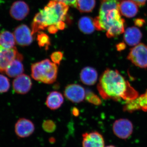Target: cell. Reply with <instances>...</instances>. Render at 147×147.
Returning <instances> with one entry per match:
<instances>
[{
	"label": "cell",
	"mask_w": 147,
	"mask_h": 147,
	"mask_svg": "<svg viewBox=\"0 0 147 147\" xmlns=\"http://www.w3.org/2000/svg\"><path fill=\"white\" fill-rule=\"evenodd\" d=\"M97 88L100 96L105 100L123 99L127 101L139 96L137 91L117 70L110 69L100 76Z\"/></svg>",
	"instance_id": "cell-1"
},
{
	"label": "cell",
	"mask_w": 147,
	"mask_h": 147,
	"mask_svg": "<svg viewBox=\"0 0 147 147\" xmlns=\"http://www.w3.org/2000/svg\"><path fill=\"white\" fill-rule=\"evenodd\" d=\"M64 102L63 96L59 92H51L47 96L46 105L51 110H55L60 108Z\"/></svg>",
	"instance_id": "cell-18"
},
{
	"label": "cell",
	"mask_w": 147,
	"mask_h": 147,
	"mask_svg": "<svg viewBox=\"0 0 147 147\" xmlns=\"http://www.w3.org/2000/svg\"><path fill=\"white\" fill-rule=\"evenodd\" d=\"M113 129L114 134L117 137L121 139H127L132 134L133 124L127 119H119L114 122Z\"/></svg>",
	"instance_id": "cell-7"
},
{
	"label": "cell",
	"mask_w": 147,
	"mask_h": 147,
	"mask_svg": "<svg viewBox=\"0 0 147 147\" xmlns=\"http://www.w3.org/2000/svg\"><path fill=\"white\" fill-rule=\"evenodd\" d=\"M38 43L40 47H44L46 50H48L51 44L50 37L46 34L40 32L37 35Z\"/></svg>",
	"instance_id": "cell-23"
},
{
	"label": "cell",
	"mask_w": 147,
	"mask_h": 147,
	"mask_svg": "<svg viewBox=\"0 0 147 147\" xmlns=\"http://www.w3.org/2000/svg\"><path fill=\"white\" fill-rule=\"evenodd\" d=\"M64 95L69 100L75 103L83 101L86 96V92L82 86L76 84H69L65 87Z\"/></svg>",
	"instance_id": "cell-9"
},
{
	"label": "cell",
	"mask_w": 147,
	"mask_h": 147,
	"mask_svg": "<svg viewBox=\"0 0 147 147\" xmlns=\"http://www.w3.org/2000/svg\"><path fill=\"white\" fill-rule=\"evenodd\" d=\"M142 37V32L137 27H129L125 31L124 39L129 46H135L139 44Z\"/></svg>",
	"instance_id": "cell-15"
},
{
	"label": "cell",
	"mask_w": 147,
	"mask_h": 147,
	"mask_svg": "<svg viewBox=\"0 0 147 147\" xmlns=\"http://www.w3.org/2000/svg\"><path fill=\"white\" fill-rule=\"evenodd\" d=\"M95 0H77L76 7L81 12H90L94 8Z\"/></svg>",
	"instance_id": "cell-22"
},
{
	"label": "cell",
	"mask_w": 147,
	"mask_h": 147,
	"mask_svg": "<svg viewBox=\"0 0 147 147\" xmlns=\"http://www.w3.org/2000/svg\"><path fill=\"white\" fill-rule=\"evenodd\" d=\"M58 67L48 59L33 64L31 75L34 80L45 84H53L58 74Z\"/></svg>",
	"instance_id": "cell-4"
},
{
	"label": "cell",
	"mask_w": 147,
	"mask_h": 147,
	"mask_svg": "<svg viewBox=\"0 0 147 147\" xmlns=\"http://www.w3.org/2000/svg\"><path fill=\"white\" fill-rule=\"evenodd\" d=\"M131 1L136 3L137 5L142 6L144 5L147 0H131Z\"/></svg>",
	"instance_id": "cell-30"
},
{
	"label": "cell",
	"mask_w": 147,
	"mask_h": 147,
	"mask_svg": "<svg viewBox=\"0 0 147 147\" xmlns=\"http://www.w3.org/2000/svg\"><path fill=\"white\" fill-rule=\"evenodd\" d=\"M121 14L127 18H132L137 15L138 7L136 3L131 0H124L119 3Z\"/></svg>",
	"instance_id": "cell-17"
},
{
	"label": "cell",
	"mask_w": 147,
	"mask_h": 147,
	"mask_svg": "<svg viewBox=\"0 0 147 147\" xmlns=\"http://www.w3.org/2000/svg\"><path fill=\"white\" fill-rule=\"evenodd\" d=\"M83 147H105L102 134L96 131L85 132L82 134Z\"/></svg>",
	"instance_id": "cell-11"
},
{
	"label": "cell",
	"mask_w": 147,
	"mask_h": 147,
	"mask_svg": "<svg viewBox=\"0 0 147 147\" xmlns=\"http://www.w3.org/2000/svg\"><path fill=\"white\" fill-rule=\"evenodd\" d=\"M10 87L9 80L6 76L0 74V93L8 91Z\"/></svg>",
	"instance_id": "cell-25"
},
{
	"label": "cell",
	"mask_w": 147,
	"mask_h": 147,
	"mask_svg": "<svg viewBox=\"0 0 147 147\" xmlns=\"http://www.w3.org/2000/svg\"><path fill=\"white\" fill-rule=\"evenodd\" d=\"M21 61L19 59L12 61L6 69V74L10 77H16L23 74L24 67Z\"/></svg>",
	"instance_id": "cell-19"
},
{
	"label": "cell",
	"mask_w": 147,
	"mask_h": 147,
	"mask_svg": "<svg viewBox=\"0 0 147 147\" xmlns=\"http://www.w3.org/2000/svg\"><path fill=\"white\" fill-rule=\"evenodd\" d=\"M15 38L13 34L8 31L0 34V46L5 49H10L15 47Z\"/></svg>",
	"instance_id": "cell-21"
},
{
	"label": "cell",
	"mask_w": 147,
	"mask_h": 147,
	"mask_svg": "<svg viewBox=\"0 0 147 147\" xmlns=\"http://www.w3.org/2000/svg\"><path fill=\"white\" fill-rule=\"evenodd\" d=\"M63 53L60 51L54 52L50 55V58L53 63L60 65L63 58Z\"/></svg>",
	"instance_id": "cell-27"
},
{
	"label": "cell",
	"mask_w": 147,
	"mask_h": 147,
	"mask_svg": "<svg viewBox=\"0 0 147 147\" xmlns=\"http://www.w3.org/2000/svg\"><path fill=\"white\" fill-rule=\"evenodd\" d=\"M80 78L83 84L88 86H92L97 82V71L91 67H86L81 71Z\"/></svg>",
	"instance_id": "cell-16"
},
{
	"label": "cell",
	"mask_w": 147,
	"mask_h": 147,
	"mask_svg": "<svg viewBox=\"0 0 147 147\" xmlns=\"http://www.w3.org/2000/svg\"><path fill=\"white\" fill-rule=\"evenodd\" d=\"M124 47L125 44L122 43H119V44H118V45L117 46V49L118 50H121L123 49L122 47L124 49Z\"/></svg>",
	"instance_id": "cell-32"
},
{
	"label": "cell",
	"mask_w": 147,
	"mask_h": 147,
	"mask_svg": "<svg viewBox=\"0 0 147 147\" xmlns=\"http://www.w3.org/2000/svg\"><path fill=\"white\" fill-rule=\"evenodd\" d=\"M117 0H102L99 15L94 19L96 29L105 30L108 38L118 36L125 32V20L121 16Z\"/></svg>",
	"instance_id": "cell-3"
},
{
	"label": "cell",
	"mask_w": 147,
	"mask_h": 147,
	"mask_svg": "<svg viewBox=\"0 0 147 147\" xmlns=\"http://www.w3.org/2000/svg\"><path fill=\"white\" fill-rule=\"evenodd\" d=\"M139 110L147 112V90L134 100L127 101L124 107V110L129 113Z\"/></svg>",
	"instance_id": "cell-13"
},
{
	"label": "cell",
	"mask_w": 147,
	"mask_h": 147,
	"mask_svg": "<svg viewBox=\"0 0 147 147\" xmlns=\"http://www.w3.org/2000/svg\"><path fill=\"white\" fill-rule=\"evenodd\" d=\"M134 24L137 26L142 27L144 24V20L141 18H138L134 20Z\"/></svg>",
	"instance_id": "cell-29"
},
{
	"label": "cell",
	"mask_w": 147,
	"mask_h": 147,
	"mask_svg": "<svg viewBox=\"0 0 147 147\" xmlns=\"http://www.w3.org/2000/svg\"><path fill=\"white\" fill-rule=\"evenodd\" d=\"M56 127L55 123L51 120H47L44 121L42 123V128L47 132H53L56 129Z\"/></svg>",
	"instance_id": "cell-26"
},
{
	"label": "cell",
	"mask_w": 147,
	"mask_h": 147,
	"mask_svg": "<svg viewBox=\"0 0 147 147\" xmlns=\"http://www.w3.org/2000/svg\"><path fill=\"white\" fill-rule=\"evenodd\" d=\"M14 130L17 137L21 138H27L34 132V125L28 119H20L15 124Z\"/></svg>",
	"instance_id": "cell-10"
},
{
	"label": "cell",
	"mask_w": 147,
	"mask_h": 147,
	"mask_svg": "<svg viewBox=\"0 0 147 147\" xmlns=\"http://www.w3.org/2000/svg\"><path fill=\"white\" fill-rule=\"evenodd\" d=\"M69 6L63 3L51 1L36 14L32 24V34L47 29L51 34L65 28Z\"/></svg>",
	"instance_id": "cell-2"
},
{
	"label": "cell",
	"mask_w": 147,
	"mask_h": 147,
	"mask_svg": "<svg viewBox=\"0 0 147 147\" xmlns=\"http://www.w3.org/2000/svg\"><path fill=\"white\" fill-rule=\"evenodd\" d=\"M32 86L31 79L26 74H22L17 76L13 82V89L19 94H26L28 92Z\"/></svg>",
	"instance_id": "cell-12"
},
{
	"label": "cell",
	"mask_w": 147,
	"mask_h": 147,
	"mask_svg": "<svg viewBox=\"0 0 147 147\" xmlns=\"http://www.w3.org/2000/svg\"><path fill=\"white\" fill-rule=\"evenodd\" d=\"M13 34L16 43L20 46H28L32 42V30L26 25L22 24L18 26L15 29Z\"/></svg>",
	"instance_id": "cell-8"
},
{
	"label": "cell",
	"mask_w": 147,
	"mask_h": 147,
	"mask_svg": "<svg viewBox=\"0 0 147 147\" xmlns=\"http://www.w3.org/2000/svg\"><path fill=\"white\" fill-rule=\"evenodd\" d=\"M60 2L63 3L68 6L76 7V2L77 0H52Z\"/></svg>",
	"instance_id": "cell-28"
},
{
	"label": "cell",
	"mask_w": 147,
	"mask_h": 147,
	"mask_svg": "<svg viewBox=\"0 0 147 147\" xmlns=\"http://www.w3.org/2000/svg\"><path fill=\"white\" fill-rule=\"evenodd\" d=\"M127 59L134 65L142 68L147 67V45L139 43L129 53Z\"/></svg>",
	"instance_id": "cell-5"
},
{
	"label": "cell",
	"mask_w": 147,
	"mask_h": 147,
	"mask_svg": "<svg viewBox=\"0 0 147 147\" xmlns=\"http://www.w3.org/2000/svg\"><path fill=\"white\" fill-rule=\"evenodd\" d=\"M15 59L22 61L23 55L18 53L16 47L5 49L0 46V71L5 72L6 69Z\"/></svg>",
	"instance_id": "cell-6"
},
{
	"label": "cell",
	"mask_w": 147,
	"mask_h": 147,
	"mask_svg": "<svg viewBox=\"0 0 147 147\" xmlns=\"http://www.w3.org/2000/svg\"><path fill=\"white\" fill-rule=\"evenodd\" d=\"M78 26L81 32L86 34H90L96 30L94 19L89 16H84L80 18Z\"/></svg>",
	"instance_id": "cell-20"
},
{
	"label": "cell",
	"mask_w": 147,
	"mask_h": 147,
	"mask_svg": "<svg viewBox=\"0 0 147 147\" xmlns=\"http://www.w3.org/2000/svg\"><path fill=\"white\" fill-rule=\"evenodd\" d=\"M72 113L73 115L74 116H78L79 115V109H77L76 108H73L72 109Z\"/></svg>",
	"instance_id": "cell-31"
},
{
	"label": "cell",
	"mask_w": 147,
	"mask_h": 147,
	"mask_svg": "<svg viewBox=\"0 0 147 147\" xmlns=\"http://www.w3.org/2000/svg\"><path fill=\"white\" fill-rule=\"evenodd\" d=\"M105 147H116L115 146H113V145H110V146H105Z\"/></svg>",
	"instance_id": "cell-33"
},
{
	"label": "cell",
	"mask_w": 147,
	"mask_h": 147,
	"mask_svg": "<svg viewBox=\"0 0 147 147\" xmlns=\"http://www.w3.org/2000/svg\"><path fill=\"white\" fill-rule=\"evenodd\" d=\"M30 11L28 4L22 1H18L12 4L10 9V16L13 19L21 21L26 18Z\"/></svg>",
	"instance_id": "cell-14"
},
{
	"label": "cell",
	"mask_w": 147,
	"mask_h": 147,
	"mask_svg": "<svg viewBox=\"0 0 147 147\" xmlns=\"http://www.w3.org/2000/svg\"><path fill=\"white\" fill-rule=\"evenodd\" d=\"M85 98L88 102L93 105H99L102 103L100 98L90 90H87L86 92Z\"/></svg>",
	"instance_id": "cell-24"
}]
</instances>
